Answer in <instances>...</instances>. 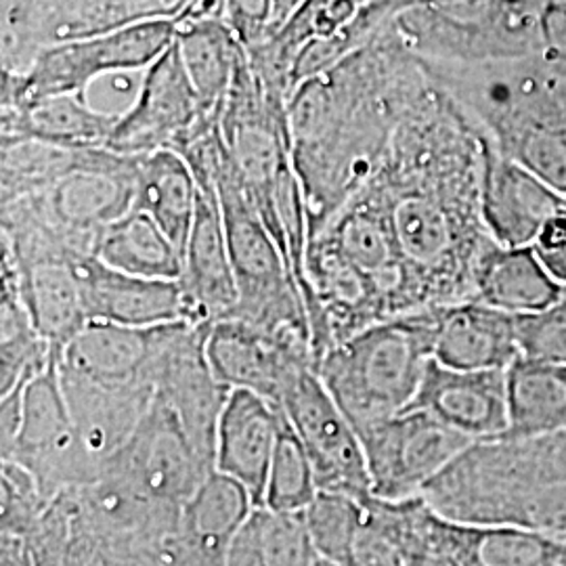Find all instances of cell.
Segmentation results:
<instances>
[{
	"label": "cell",
	"mask_w": 566,
	"mask_h": 566,
	"mask_svg": "<svg viewBox=\"0 0 566 566\" xmlns=\"http://www.w3.org/2000/svg\"><path fill=\"white\" fill-rule=\"evenodd\" d=\"M422 97L388 145L371 187L385 203L422 308L474 301V277L495 240L481 212L483 147Z\"/></svg>",
	"instance_id": "cell-1"
},
{
	"label": "cell",
	"mask_w": 566,
	"mask_h": 566,
	"mask_svg": "<svg viewBox=\"0 0 566 566\" xmlns=\"http://www.w3.org/2000/svg\"><path fill=\"white\" fill-rule=\"evenodd\" d=\"M397 30L298 84L287 102L292 163L308 240L371 181L420 95L397 57Z\"/></svg>",
	"instance_id": "cell-2"
},
{
	"label": "cell",
	"mask_w": 566,
	"mask_h": 566,
	"mask_svg": "<svg viewBox=\"0 0 566 566\" xmlns=\"http://www.w3.org/2000/svg\"><path fill=\"white\" fill-rule=\"evenodd\" d=\"M420 497L460 525L514 526L566 542V430L474 441Z\"/></svg>",
	"instance_id": "cell-3"
},
{
	"label": "cell",
	"mask_w": 566,
	"mask_h": 566,
	"mask_svg": "<svg viewBox=\"0 0 566 566\" xmlns=\"http://www.w3.org/2000/svg\"><path fill=\"white\" fill-rule=\"evenodd\" d=\"M219 122L243 193L304 292L308 221L292 163L287 99L264 86L248 53L238 63Z\"/></svg>",
	"instance_id": "cell-4"
},
{
	"label": "cell",
	"mask_w": 566,
	"mask_h": 566,
	"mask_svg": "<svg viewBox=\"0 0 566 566\" xmlns=\"http://www.w3.org/2000/svg\"><path fill=\"white\" fill-rule=\"evenodd\" d=\"M434 340L437 306L365 327L329 348L315 371L359 434L411 405Z\"/></svg>",
	"instance_id": "cell-5"
},
{
	"label": "cell",
	"mask_w": 566,
	"mask_h": 566,
	"mask_svg": "<svg viewBox=\"0 0 566 566\" xmlns=\"http://www.w3.org/2000/svg\"><path fill=\"white\" fill-rule=\"evenodd\" d=\"M212 177L238 285V306L229 319H242L313 355L311 325L298 283L277 243L248 202L224 143Z\"/></svg>",
	"instance_id": "cell-6"
},
{
	"label": "cell",
	"mask_w": 566,
	"mask_h": 566,
	"mask_svg": "<svg viewBox=\"0 0 566 566\" xmlns=\"http://www.w3.org/2000/svg\"><path fill=\"white\" fill-rule=\"evenodd\" d=\"M137 196V158L105 147L84 149L81 160L41 191L0 206V227L36 229L72 254L93 256L109 224L120 221Z\"/></svg>",
	"instance_id": "cell-7"
},
{
	"label": "cell",
	"mask_w": 566,
	"mask_h": 566,
	"mask_svg": "<svg viewBox=\"0 0 566 566\" xmlns=\"http://www.w3.org/2000/svg\"><path fill=\"white\" fill-rule=\"evenodd\" d=\"M177 32L179 21H149L51 44L23 72H0V109L46 97L84 95L109 74L145 72L172 46Z\"/></svg>",
	"instance_id": "cell-8"
},
{
	"label": "cell",
	"mask_w": 566,
	"mask_h": 566,
	"mask_svg": "<svg viewBox=\"0 0 566 566\" xmlns=\"http://www.w3.org/2000/svg\"><path fill=\"white\" fill-rule=\"evenodd\" d=\"M2 462L25 468L46 502L88 485L102 476L99 465L82 446L60 378V357L23 388L21 424Z\"/></svg>",
	"instance_id": "cell-9"
},
{
	"label": "cell",
	"mask_w": 566,
	"mask_h": 566,
	"mask_svg": "<svg viewBox=\"0 0 566 566\" xmlns=\"http://www.w3.org/2000/svg\"><path fill=\"white\" fill-rule=\"evenodd\" d=\"M371 495L385 502L420 497L424 486L474 443L420 409H405L359 432Z\"/></svg>",
	"instance_id": "cell-10"
},
{
	"label": "cell",
	"mask_w": 566,
	"mask_h": 566,
	"mask_svg": "<svg viewBox=\"0 0 566 566\" xmlns=\"http://www.w3.org/2000/svg\"><path fill=\"white\" fill-rule=\"evenodd\" d=\"M2 259L13 266L21 298L39 334L61 357L88 324L78 254L34 231H0Z\"/></svg>",
	"instance_id": "cell-11"
},
{
	"label": "cell",
	"mask_w": 566,
	"mask_h": 566,
	"mask_svg": "<svg viewBox=\"0 0 566 566\" xmlns=\"http://www.w3.org/2000/svg\"><path fill=\"white\" fill-rule=\"evenodd\" d=\"M311 240L327 243L374 287L388 319L424 311L399 252L382 198L371 182L344 203Z\"/></svg>",
	"instance_id": "cell-12"
},
{
	"label": "cell",
	"mask_w": 566,
	"mask_h": 566,
	"mask_svg": "<svg viewBox=\"0 0 566 566\" xmlns=\"http://www.w3.org/2000/svg\"><path fill=\"white\" fill-rule=\"evenodd\" d=\"M311 458L319 491L371 495L364 446L315 367H301L280 405Z\"/></svg>",
	"instance_id": "cell-13"
},
{
	"label": "cell",
	"mask_w": 566,
	"mask_h": 566,
	"mask_svg": "<svg viewBox=\"0 0 566 566\" xmlns=\"http://www.w3.org/2000/svg\"><path fill=\"white\" fill-rule=\"evenodd\" d=\"M103 472L160 504L182 510L214 470L200 458L177 413L154 395L142 424Z\"/></svg>",
	"instance_id": "cell-14"
},
{
	"label": "cell",
	"mask_w": 566,
	"mask_h": 566,
	"mask_svg": "<svg viewBox=\"0 0 566 566\" xmlns=\"http://www.w3.org/2000/svg\"><path fill=\"white\" fill-rule=\"evenodd\" d=\"M203 112L189 81L177 44L143 72L137 99L122 114L107 143L109 151L139 158L160 149L177 151L203 124H214Z\"/></svg>",
	"instance_id": "cell-15"
},
{
	"label": "cell",
	"mask_w": 566,
	"mask_h": 566,
	"mask_svg": "<svg viewBox=\"0 0 566 566\" xmlns=\"http://www.w3.org/2000/svg\"><path fill=\"white\" fill-rule=\"evenodd\" d=\"M210 327L191 322L172 324L156 369V397L177 413L189 441L214 470L217 432L231 388L214 376L208 364Z\"/></svg>",
	"instance_id": "cell-16"
},
{
	"label": "cell",
	"mask_w": 566,
	"mask_h": 566,
	"mask_svg": "<svg viewBox=\"0 0 566 566\" xmlns=\"http://www.w3.org/2000/svg\"><path fill=\"white\" fill-rule=\"evenodd\" d=\"M196 181L198 206L182 256L181 287L187 322L212 325L233 315L238 285L214 179L196 177Z\"/></svg>",
	"instance_id": "cell-17"
},
{
	"label": "cell",
	"mask_w": 566,
	"mask_h": 566,
	"mask_svg": "<svg viewBox=\"0 0 566 566\" xmlns=\"http://www.w3.org/2000/svg\"><path fill=\"white\" fill-rule=\"evenodd\" d=\"M208 364L227 388L250 390L280 407L283 392L301 367H315L313 355L271 336L242 319H223L210 327Z\"/></svg>",
	"instance_id": "cell-18"
},
{
	"label": "cell",
	"mask_w": 566,
	"mask_h": 566,
	"mask_svg": "<svg viewBox=\"0 0 566 566\" xmlns=\"http://www.w3.org/2000/svg\"><path fill=\"white\" fill-rule=\"evenodd\" d=\"M172 324L156 327L88 322L63 348L60 371L118 388H154Z\"/></svg>",
	"instance_id": "cell-19"
},
{
	"label": "cell",
	"mask_w": 566,
	"mask_h": 566,
	"mask_svg": "<svg viewBox=\"0 0 566 566\" xmlns=\"http://www.w3.org/2000/svg\"><path fill=\"white\" fill-rule=\"evenodd\" d=\"M481 147V212L491 238L504 248L531 245L566 196L500 149L486 143Z\"/></svg>",
	"instance_id": "cell-20"
},
{
	"label": "cell",
	"mask_w": 566,
	"mask_h": 566,
	"mask_svg": "<svg viewBox=\"0 0 566 566\" xmlns=\"http://www.w3.org/2000/svg\"><path fill=\"white\" fill-rule=\"evenodd\" d=\"M407 409L426 411L472 441L502 437L507 432L506 369L468 371L432 359Z\"/></svg>",
	"instance_id": "cell-21"
},
{
	"label": "cell",
	"mask_w": 566,
	"mask_h": 566,
	"mask_svg": "<svg viewBox=\"0 0 566 566\" xmlns=\"http://www.w3.org/2000/svg\"><path fill=\"white\" fill-rule=\"evenodd\" d=\"M88 322L156 327L187 322L181 282L122 273L97 256L78 259Z\"/></svg>",
	"instance_id": "cell-22"
},
{
	"label": "cell",
	"mask_w": 566,
	"mask_h": 566,
	"mask_svg": "<svg viewBox=\"0 0 566 566\" xmlns=\"http://www.w3.org/2000/svg\"><path fill=\"white\" fill-rule=\"evenodd\" d=\"M282 411L263 397L235 388L229 392L217 432L214 472L238 481L263 507Z\"/></svg>",
	"instance_id": "cell-23"
},
{
	"label": "cell",
	"mask_w": 566,
	"mask_h": 566,
	"mask_svg": "<svg viewBox=\"0 0 566 566\" xmlns=\"http://www.w3.org/2000/svg\"><path fill=\"white\" fill-rule=\"evenodd\" d=\"M521 357L516 315L479 301L437 306L434 361L453 369H507Z\"/></svg>",
	"instance_id": "cell-24"
},
{
	"label": "cell",
	"mask_w": 566,
	"mask_h": 566,
	"mask_svg": "<svg viewBox=\"0 0 566 566\" xmlns=\"http://www.w3.org/2000/svg\"><path fill=\"white\" fill-rule=\"evenodd\" d=\"M60 378L82 446L103 474L142 424L156 390L97 385L63 371Z\"/></svg>",
	"instance_id": "cell-25"
},
{
	"label": "cell",
	"mask_w": 566,
	"mask_h": 566,
	"mask_svg": "<svg viewBox=\"0 0 566 566\" xmlns=\"http://www.w3.org/2000/svg\"><path fill=\"white\" fill-rule=\"evenodd\" d=\"M118 116L95 109L84 95H60L0 109V142L51 143L61 147H105Z\"/></svg>",
	"instance_id": "cell-26"
},
{
	"label": "cell",
	"mask_w": 566,
	"mask_h": 566,
	"mask_svg": "<svg viewBox=\"0 0 566 566\" xmlns=\"http://www.w3.org/2000/svg\"><path fill=\"white\" fill-rule=\"evenodd\" d=\"M566 287L539 261L533 245L504 248L493 243L474 277V301L510 315H531L560 303Z\"/></svg>",
	"instance_id": "cell-27"
},
{
	"label": "cell",
	"mask_w": 566,
	"mask_h": 566,
	"mask_svg": "<svg viewBox=\"0 0 566 566\" xmlns=\"http://www.w3.org/2000/svg\"><path fill=\"white\" fill-rule=\"evenodd\" d=\"M434 535L462 566H566V542L514 526H472L434 512Z\"/></svg>",
	"instance_id": "cell-28"
},
{
	"label": "cell",
	"mask_w": 566,
	"mask_h": 566,
	"mask_svg": "<svg viewBox=\"0 0 566 566\" xmlns=\"http://www.w3.org/2000/svg\"><path fill=\"white\" fill-rule=\"evenodd\" d=\"M175 44L203 112L212 118H221L224 99L245 49L223 18L217 15L179 21Z\"/></svg>",
	"instance_id": "cell-29"
},
{
	"label": "cell",
	"mask_w": 566,
	"mask_h": 566,
	"mask_svg": "<svg viewBox=\"0 0 566 566\" xmlns=\"http://www.w3.org/2000/svg\"><path fill=\"white\" fill-rule=\"evenodd\" d=\"M198 206V181L172 149L137 158L135 208L149 214L185 256Z\"/></svg>",
	"instance_id": "cell-30"
},
{
	"label": "cell",
	"mask_w": 566,
	"mask_h": 566,
	"mask_svg": "<svg viewBox=\"0 0 566 566\" xmlns=\"http://www.w3.org/2000/svg\"><path fill=\"white\" fill-rule=\"evenodd\" d=\"M507 437L566 430V364L518 357L506 369Z\"/></svg>",
	"instance_id": "cell-31"
},
{
	"label": "cell",
	"mask_w": 566,
	"mask_h": 566,
	"mask_svg": "<svg viewBox=\"0 0 566 566\" xmlns=\"http://www.w3.org/2000/svg\"><path fill=\"white\" fill-rule=\"evenodd\" d=\"M93 256L122 273L181 282V252L163 227L137 208L103 231Z\"/></svg>",
	"instance_id": "cell-32"
},
{
	"label": "cell",
	"mask_w": 566,
	"mask_h": 566,
	"mask_svg": "<svg viewBox=\"0 0 566 566\" xmlns=\"http://www.w3.org/2000/svg\"><path fill=\"white\" fill-rule=\"evenodd\" d=\"M67 512L63 566H164L170 537L99 525L78 514L67 493H61Z\"/></svg>",
	"instance_id": "cell-33"
},
{
	"label": "cell",
	"mask_w": 566,
	"mask_h": 566,
	"mask_svg": "<svg viewBox=\"0 0 566 566\" xmlns=\"http://www.w3.org/2000/svg\"><path fill=\"white\" fill-rule=\"evenodd\" d=\"M55 357L28 313L13 266L0 259V397L32 380Z\"/></svg>",
	"instance_id": "cell-34"
},
{
	"label": "cell",
	"mask_w": 566,
	"mask_h": 566,
	"mask_svg": "<svg viewBox=\"0 0 566 566\" xmlns=\"http://www.w3.org/2000/svg\"><path fill=\"white\" fill-rule=\"evenodd\" d=\"M191 11L221 15V0H76L60 21L53 44L149 21H181Z\"/></svg>",
	"instance_id": "cell-35"
},
{
	"label": "cell",
	"mask_w": 566,
	"mask_h": 566,
	"mask_svg": "<svg viewBox=\"0 0 566 566\" xmlns=\"http://www.w3.org/2000/svg\"><path fill=\"white\" fill-rule=\"evenodd\" d=\"M254 510L245 486L221 472H212L182 506L177 533L206 546L229 549Z\"/></svg>",
	"instance_id": "cell-36"
},
{
	"label": "cell",
	"mask_w": 566,
	"mask_h": 566,
	"mask_svg": "<svg viewBox=\"0 0 566 566\" xmlns=\"http://www.w3.org/2000/svg\"><path fill=\"white\" fill-rule=\"evenodd\" d=\"M76 0H2L0 72H23L42 49L53 44L55 30Z\"/></svg>",
	"instance_id": "cell-37"
},
{
	"label": "cell",
	"mask_w": 566,
	"mask_h": 566,
	"mask_svg": "<svg viewBox=\"0 0 566 566\" xmlns=\"http://www.w3.org/2000/svg\"><path fill=\"white\" fill-rule=\"evenodd\" d=\"M0 206L32 196L81 160L84 149L34 139L0 142Z\"/></svg>",
	"instance_id": "cell-38"
},
{
	"label": "cell",
	"mask_w": 566,
	"mask_h": 566,
	"mask_svg": "<svg viewBox=\"0 0 566 566\" xmlns=\"http://www.w3.org/2000/svg\"><path fill=\"white\" fill-rule=\"evenodd\" d=\"M317 493L319 489L311 458L296 430L287 422L282 411L280 434L269 468L263 507L285 514H303L304 510L313 504Z\"/></svg>",
	"instance_id": "cell-39"
},
{
	"label": "cell",
	"mask_w": 566,
	"mask_h": 566,
	"mask_svg": "<svg viewBox=\"0 0 566 566\" xmlns=\"http://www.w3.org/2000/svg\"><path fill=\"white\" fill-rule=\"evenodd\" d=\"M303 514L317 556L336 565H346L353 537L361 523L364 497L319 491Z\"/></svg>",
	"instance_id": "cell-40"
},
{
	"label": "cell",
	"mask_w": 566,
	"mask_h": 566,
	"mask_svg": "<svg viewBox=\"0 0 566 566\" xmlns=\"http://www.w3.org/2000/svg\"><path fill=\"white\" fill-rule=\"evenodd\" d=\"M252 523L259 537L263 566H313L317 552L311 542L304 514H285L256 507Z\"/></svg>",
	"instance_id": "cell-41"
},
{
	"label": "cell",
	"mask_w": 566,
	"mask_h": 566,
	"mask_svg": "<svg viewBox=\"0 0 566 566\" xmlns=\"http://www.w3.org/2000/svg\"><path fill=\"white\" fill-rule=\"evenodd\" d=\"M344 566H405L392 502L364 497V514Z\"/></svg>",
	"instance_id": "cell-42"
},
{
	"label": "cell",
	"mask_w": 566,
	"mask_h": 566,
	"mask_svg": "<svg viewBox=\"0 0 566 566\" xmlns=\"http://www.w3.org/2000/svg\"><path fill=\"white\" fill-rule=\"evenodd\" d=\"M49 504L25 468L15 462L0 464V533L30 539Z\"/></svg>",
	"instance_id": "cell-43"
},
{
	"label": "cell",
	"mask_w": 566,
	"mask_h": 566,
	"mask_svg": "<svg viewBox=\"0 0 566 566\" xmlns=\"http://www.w3.org/2000/svg\"><path fill=\"white\" fill-rule=\"evenodd\" d=\"M521 357L566 364V296L546 311L516 315Z\"/></svg>",
	"instance_id": "cell-44"
},
{
	"label": "cell",
	"mask_w": 566,
	"mask_h": 566,
	"mask_svg": "<svg viewBox=\"0 0 566 566\" xmlns=\"http://www.w3.org/2000/svg\"><path fill=\"white\" fill-rule=\"evenodd\" d=\"M221 18L245 51L273 32L275 0H221Z\"/></svg>",
	"instance_id": "cell-45"
},
{
	"label": "cell",
	"mask_w": 566,
	"mask_h": 566,
	"mask_svg": "<svg viewBox=\"0 0 566 566\" xmlns=\"http://www.w3.org/2000/svg\"><path fill=\"white\" fill-rule=\"evenodd\" d=\"M531 245L554 280L566 287V200L547 219Z\"/></svg>",
	"instance_id": "cell-46"
},
{
	"label": "cell",
	"mask_w": 566,
	"mask_h": 566,
	"mask_svg": "<svg viewBox=\"0 0 566 566\" xmlns=\"http://www.w3.org/2000/svg\"><path fill=\"white\" fill-rule=\"evenodd\" d=\"M227 554L229 549L206 546L175 531L166 546L164 566H227Z\"/></svg>",
	"instance_id": "cell-47"
},
{
	"label": "cell",
	"mask_w": 566,
	"mask_h": 566,
	"mask_svg": "<svg viewBox=\"0 0 566 566\" xmlns=\"http://www.w3.org/2000/svg\"><path fill=\"white\" fill-rule=\"evenodd\" d=\"M0 566H36L28 539L11 533H0Z\"/></svg>",
	"instance_id": "cell-48"
},
{
	"label": "cell",
	"mask_w": 566,
	"mask_h": 566,
	"mask_svg": "<svg viewBox=\"0 0 566 566\" xmlns=\"http://www.w3.org/2000/svg\"><path fill=\"white\" fill-rule=\"evenodd\" d=\"M30 547L34 552V563L36 566H63L61 556H63V544L51 537H36L30 542Z\"/></svg>",
	"instance_id": "cell-49"
},
{
	"label": "cell",
	"mask_w": 566,
	"mask_h": 566,
	"mask_svg": "<svg viewBox=\"0 0 566 566\" xmlns=\"http://www.w3.org/2000/svg\"><path fill=\"white\" fill-rule=\"evenodd\" d=\"M304 0H275V25H273V32L282 25L283 21L287 20Z\"/></svg>",
	"instance_id": "cell-50"
},
{
	"label": "cell",
	"mask_w": 566,
	"mask_h": 566,
	"mask_svg": "<svg viewBox=\"0 0 566 566\" xmlns=\"http://www.w3.org/2000/svg\"><path fill=\"white\" fill-rule=\"evenodd\" d=\"M313 566H343V565H336V563H329V560H324V558H317V563Z\"/></svg>",
	"instance_id": "cell-51"
}]
</instances>
